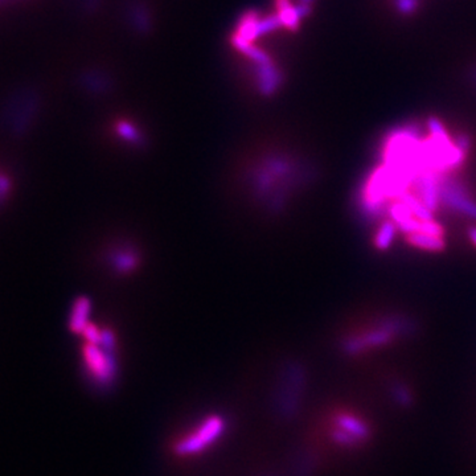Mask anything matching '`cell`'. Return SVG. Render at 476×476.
Wrapping results in <instances>:
<instances>
[{
    "mask_svg": "<svg viewBox=\"0 0 476 476\" xmlns=\"http://www.w3.org/2000/svg\"><path fill=\"white\" fill-rule=\"evenodd\" d=\"M307 159L275 143L250 145L230 160L222 177L230 207L259 222H275L316 180Z\"/></svg>",
    "mask_w": 476,
    "mask_h": 476,
    "instance_id": "1",
    "label": "cell"
},
{
    "mask_svg": "<svg viewBox=\"0 0 476 476\" xmlns=\"http://www.w3.org/2000/svg\"><path fill=\"white\" fill-rule=\"evenodd\" d=\"M143 250L134 238L122 234L106 236L100 249V265L112 280H126L136 277L143 266Z\"/></svg>",
    "mask_w": 476,
    "mask_h": 476,
    "instance_id": "2",
    "label": "cell"
},
{
    "mask_svg": "<svg viewBox=\"0 0 476 476\" xmlns=\"http://www.w3.org/2000/svg\"><path fill=\"white\" fill-rule=\"evenodd\" d=\"M225 427L227 422L221 415H209L177 441L174 451L179 456H197L216 444Z\"/></svg>",
    "mask_w": 476,
    "mask_h": 476,
    "instance_id": "3",
    "label": "cell"
},
{
    "mask_svg": "<svg viewBox=\"0 0 476 476\" xmlns=\"http://www.w3.org/2000/svg\"><path fill=\"white\" fill-rule=\"evenodd\" d=\"M439 200L447 209L476 220V203L468 195L466 186L456 179L441 177Z\"/></svg>",
    "mask_w": 476,
    "mask_h": 476,
    "instance_id": "4",
    "label": "cell"
},
{
    "mask_svg": "<svg viewBox=\"0 0 476 476\" xmlns=\"http://www.w3.org/2000/svg\"><path fill=\"white\" fill-rule=\"evenodd\" d=\"M395 338L397 336L388 327H385L381 321H379L373 327V330L344 338L340 342V350L347 356H357L369 348H379L388 345L389 343L393 342Z\"/></svg>",
    "mask_w": 476,
    "mask_h": 476,
    "instance_id": "5",
    "label": "cell"
},
{
    "mask_svg": "<svg viewBox=\"0 0 476 476\" xmlns=\"http://www.w3.org/2000/svg\"><path fill=\"white\" fill-rule=\"evenodd\" d=\"M442 174L432 169L422 171L413 182L415 195L418 197L432 212H435L439 204V182Z\"/></svg>",
    "mask_w": 476,
    "mask_h": 476,
    "instance_id": "6",
    "label": "cell"
},
{
    "mask_svg": "<svg viewBox=\"0 0 476 476\" xmlns=\"http://www.w3.org/2000/svg\"><path fill=\"white\" fill-rule=\"evenodd\" d=\"M333 424L336 429H340L347 434L351 435L359 444L371 436L369 424L356 415L339 413L333 417Z\"/></svg>",
    "mask_w": 476,
    "mask_h": 476,
    "instance_id": "7",
    "label": "cell"
},
{
    "mask_svg": "<svg viewBox=\"0 0 476 476\" xmlns=\"http://www.w3.org/2000/svg\"><path fill=\"white\" fill-rule=\"evenodd\" d=\"M406 239L410 245L421 249V250H426V251H442L445 249L444 238L429 236L424 233L409 234Z\"/></svg>",
    "mask_w": 476,
    "mask_h": 476,
    "instance_id": "8",
    "label": "cell"
},
{
    "mask_svg": "<svg viewBox=\"0 0 476 476\" xmlns=\"http://www.w3.org/2000/svg\"><path fill=\"white\" fill-rule=\"evenodd\" d=\"M397 230L398 228L392 220L383 221L374 236V246L379 250H388L393 244Z\"/></svg>",
    "mask_w": 476,
    "mask_h": 476,
    "instance_id": "9",
    "label": "cell"
},
{
    "mask_svg": "<svg viewBox=\"0 0 476 476\" xmlns=\"http://www.w3.org/2000/svg\"><path fill=\"white\" fill-rule=\"evenodd\" d=\"M400 201H403L406 207L412 210V213L415 215V218H420L422 221H432L434 220V212H432L429 208L424 206V203L415 196V194H409L405 192L403 196L398 198Z\"/></svg>",
    "mask_w": 476,
    "mask_h": 476,
    "instance_id": "10",
    "label": "cell"
},
{
    "mask_svg": "<svg viewBox=\"0 0 476 476\" xmlns=\"http://www.w3.org/2000/svg\"><path fill=\"white\" fill-rule=\"evenodd\" d=\"M391 392H392L394 403H397L400 406L409 407L413 404V394L405 383H394Z\"/></svg>",
    "mask_w": 476,
    "mask_h": 476,
    "instance_id": "11",
    "label": "cell"
},
{
    "mask_svg": "<svg viewBox=\"0 0 476 476\" xmlns=\"http://www.w3.org/2000/svg\"><path fill=\"white\" fill-rule=\"evenodd\" d=\"M420 233H424V234L434 236V237L444 238L445 230H444L441 224H438L436 221L432 220V221H422L421 232Z\"/></svg>",
    "mask_w": 476,
    "mask_h": 476,
    "instance_id": "12",
    "label": "cell"
},
{
    "mask_svg": "<svg viewBox=\"0 0 476 476\" xmlns=\"http://www.w3.org/2000/svg\"><path fill=\"white\" fill-rule=\"evenodd\" d=\"M332 439L336 442V444H339V445L342 446H356L359 445V442L353 438V436H351L350 434H347L345 432H343V430H340V429H336L335 427V430L332 432Z\"/></svg>",
    "mask_w": 476,
    "mask_h": 476,
    "instance_id": "13",
    "label": "cell"
},
{
    "mask_svg": "<svg viewBox=\"0 0 476 476\" xmlns=\"http://www.w3.org/2000/svg\"><path fill=\"white\" fill-rule=\"evenodd\" d=\"M12 191V182L6 174L0 172V204L7 201Z\"/></svg>",
    "mask_w": 476,
    "mask_h": 476,
    "instance_id": "14",
    "label": "cell"
},
{
    "mask_svg": "<svg viewBox=\"0 0 476 476\" xmlns=\"http://www.w3.org/2000/svg\"><path fill=\"white\" fill-rule=\"evenodd\" d=\"M468 238L476 246V227H471L468 229Z\"/></svg>",
    "mask_w": 476,
    "mask_h": 476,
    "instance_id": "15",
    "label": "cell"
}]
</instances>
